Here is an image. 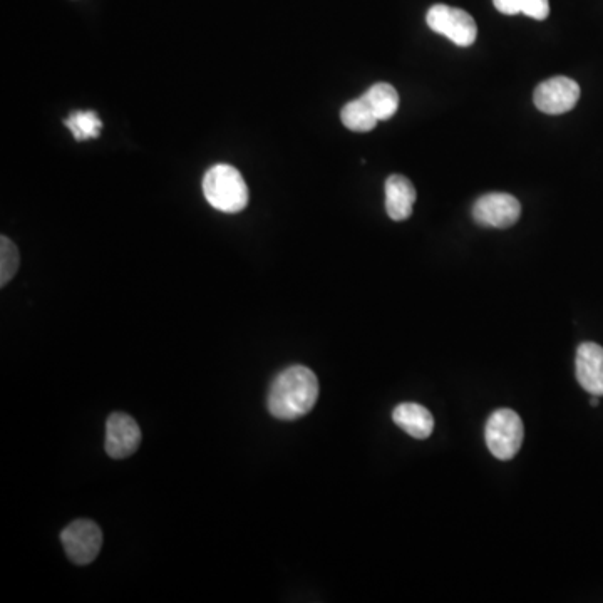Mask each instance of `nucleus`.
<instances>
[{
  "mask_svg": "<svg viewBox=\"0 0 603 603\" xmlns=\"http://www.w3.org/2000/svg\"><path fill=\"white\" fill-rule=\"evenodd\" d=\"M394 423L416 439H428L433 434L434 418L428 409L416 402H402L392 413Z\"/></svg>",
  "mask_w": 603,
  "mask_h": 603,
  "instance_id": "obj_11",
  "label": "nucleus"
},
{
  "mask_svg": "<svg viewBox=\"0 0 603 603\" xmlns=\"http://www.w3.org/2000/svg\"><path fill=\"white\" fill-rule=\"evenodd\" d=\"M342 124L356 133H369L376 128L379 119L364 96L347 103L341 111Z\"/></svg>",
  "mask_w": 603,
  "mask_h": 603,
  "instance_id": "obj_12",
  "label": "nucleus"
},
{
  "mask_svg": "<svg viewBox=\"0 0 603 603\" xmlns=\"http://www.w3.org/2000/svg\"><path fill=\"white\" fill-rule=\"evenodd\" d=\"M64 126L73 133L76 141L96 140L103 129V121L94 111H73L64 119Z\"/></svg>",
  "mask_w": 603,
  "mask_h": 603,
  "instance_id": "obj_14",
  "label": "nucleus"
},
{
  "mask_svg": "<svg viewBox=\"0 0 603 603\" xmlns=\"http://www.w3.org/2000/svg\"><path fill=\"white\" fill-rule=\"evenodd\" d=\"M521 205L508 193L481 196L473 207V218L481 227L510 228L520 220Z\"/></svg>",
  "mask_w": 603,
  "mask_h": 603,
  "instance_id": "obj_6",
  "label": "nucleus"
},
{
  "mask_svg": "<svg viewBox=\"0 0 603 603\" xmlns=\"http://www.w3.org/2000/svg\"><path fill=\"white\" fill-rule=\"evenodd\" d=\"M319 399V381L309 367L292 366L275 377L268 391L270 414L280 421L304 418Z\"/></svg>",
  "mask_w": 603,
  "mask_h": 603,
  "instance_id": "obj_1",
  "label": "nucleus"
},
{
  "mask_svg": "<svg viewBox=\"0 0 603 603\" xmlns=\"http://www.w3.org/2000/svg\"><path fill=\"white\" fill-rule=\"evenodd\" d=\"M577 381L590 396H603V347L595 342H583L577 349L575 361Z\"/></svg>",
  "mask_w": 603,
  "mask_h": 603,
  "instance_id": "obj_9",
  "label": "nucleus"
},
{
  "mask_svg": "<svg viewBox=\"0 0 603 603\" xmlns=\"http://www.w3.org/2000/svg\"><path fill=\"white\" fill-rule=\"evenodd\" d=\"M141 444V429L131 416L113 413L106 423V453L109 458L124 459L136 453Z\"/></svg>",
  "mask_w": 603,
  "mask_h": 603,
  "instance_id": "obj_8",
  "label": "nucleus"
},
{
  "mask_svg": "<svg viewBox=\"0 0 603 603\" xmlns=\"http://www.w3.org/2000/svg\"><path fill=\"white\" fill-rule=\"evenodd\" d=\"M590 404H592L593 408H597L598 404H600V396H592Z\"/></svg>",
  "mask_w": 603,
  "mask_h": 603,
  "instance_id": "obj_18",
  "label": "nucleus"
},
{
  "mask_svg": "<svg viewBox=\"0 0 603 603\" xmlns=\"http://www.w3.org/2000/svg\"><path fill=\"white\" fill-rule=\"evenodd\" d=\"M426 22L431 31L443 34L459 47L471 46L478 37L475 19L463 9L438 4L429 9Z\"/></svg>",
  "mask_w": 603,
  "mask_h": 603,
  "instance_id": "obj_4",
  "label": "nucleus"
},
{
  "mask_svg": "<svg viewBox=\"0 0 603 603\" xmlns=\"http://www.w3.org/2000/svg\"><path fill=\"white\" fill-rule=\"evenodd\" d=\"M580 99V86L573 79L558 78L548 79L535 89L536 108L545 114H563L572 111Z\"/></svg>",
  "mask_w": 603,
  "mask_h": 603,
  "instance_id": "obj_7",
  "label": "nucleus"
},
{
  "mask_svg": "<svg viewBox=\"0 0 603 603\" xmlns=\"http://www.w3.org/2000/svg\"><path fill=\"white\" fill-rule=\"evenodd\" d=\"M416 188L402 175H392L386 181V212L394 222H404L413 215Z\"/></svg>",
  "mask_w": 603,
  "mask_h": 603,
  "instance_id": "obj_10",
  "label": "nucleus"
},
{
  "mask_svg": "<svg viewBox=\"0 0 603 603\" xmlns=\"http://www.w3.org/2000/svg\"><path fill=\"white\" fill-rule=\"evenodd\" d=\"M61 543L71 562L89 565L101 552L103 531L94 521L76 520L62 530Z\"/></svg>",
  "mask_w": 603,
  "mask_h": 603,
  "instance_id": "obj_5",
  "label": "nucleus"
},
{
  "mask_svg": "<svg viewBox=\"0 0 603 603\" xmlns=\"http://www.w3.org/2000/svg\"><path fill=\"white\" fill-rule=\"evenodd\" d=\"M496 9L506 16L521 14V0H493Z\"/></svg>",
  "mask_w": 603,
  "mask_h": 603,
  "instance_id": "obj_17",
  "label": "nucleus"
},
{
  "mask_svg": "<svg viewBox=\"0 0 603 603\" xmlns=\"http://www.w3.org/2000/svg\"><path fill=\"white\" fill-rule=\"evenodd\" d=\"M19 263H21V257H19L16 243L6 235H2L0 237V285L2 287H6L14 279Z\"/></svg>",
  "mask_w": 603,
  "mask_h": 603,
  "instance_id": "obj_15",
  "label": "nucleus"
},
{
  "mask_svg": "<svg viewBox=\"0 0 603 603\" xmlns=\"http://www.w3.org/2000/svg\"><path fill=\"white\" fill-rule=\"evenodd\" d=\"M203 195L215 210L240 213L250 200L248 186L242 173L232 165H215L203 178Z\"/></svg>",
  "mask_w": 603,
  "mask_h": 603,
  "instance_id": "obj_2",
  "label": "nucleus"
},
{
  "mask_svg": "<svg viewBox=\"0 0 603 603\" xmlns=\"http://www.w3.org/2000/svg\"><path fill=\"white\" fill-rule=\"evenodd\" d=\"M364 98L367 99V103H369L379 121L391 119L397 113V109H399V94H397L396 89L392 88L391 84H374L364 94Z\"/></svg>",
  "mask_w": 603,
  "mask_h": 603,
  "instance_id": "obj_13",
  "label": "nucleus"
},
{
  "mask_svg": "<svg viewBox=\"0 0 603 603\" xmlns=\"http://www.w3.org/2000/svg\"><path fill=\"white\" fill-rule=\"evenodd\" d=\"M521 14L536 19V21H545L550 14V2L548 0H521Z\"/></svg>",
  "mask_w": 603,
  "mask_h": 603,
  "instance_id": "obj_16",
  "label": "nucleus"
},
{
  "mask_svg": "<svg viewBox=\"0 0 603 603\" xmlns=\"http://www.w3.org/2000/svg\"><path fill=\"white\" fill-rule=\"evenodd\" d=\"M523 436V421L513 409H498L486 423V446L501 461L515 458L523 444Z\"/></svg>",
  "mask_w": 603,
  "mask_h": 603,
  "instance_id": "obj_3",
  "label": "nucleus"
}]
</instances>
